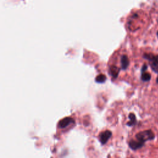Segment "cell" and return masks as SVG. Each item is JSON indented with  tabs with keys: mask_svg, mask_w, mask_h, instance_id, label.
<instances>
[{
	"mask_svg": "<svg viewBox=\"0 0 158 158\" xmlns=\"http://www.w3.org/2000/svg\"><path fill=\"white\" fill-rule=\"evenodd\" d=\"M112 136V132L110 130H105L99 135V140L102 144H105Z\"/></svg>",
	"mask_w": 158,
	"mask_h": 158,
	"instance_id": "3957f363",
	"label": "cell"
},
{
	"mask_svg": "<svg viewBox=\"0 0 158 158\" xmlns=\"http://www.w3.org/2000/svg\"><path fill=\"white\" fill-rule=\"evenodd\" d=\"M156 82L158 83V77H157V80H156Z\"/></svg>",
	"mask_w": 158,
	"mask_h": 158,
	"instance_id": "7c38bea8",
	"label": "cell"
},
{
	"mask_svg": "<svg viewBox=\"0 0 158 158\" xmlns=\"http://www.w3.org/2000/svg\"><path fill=\"white\" fill-rule=\"evenodd\" d=\"M157 37H158V31L157 32Z\"/></svg>",
	"mask_w": 158,
	"mask_h": 158,
	"instance_id": "4fadbf2b",
	"label": "cell"
},
{
	"mask_svg": "<svg viewBox=\"0 0 158 158\" xmlns=\"http://www.w3.org/2000/svg\"><path fill=\"white\" fill-rule=\"evenodd\" d=\"M144 143H143L138 139H136V140L131 139L128 143L129 147L132 150H137L139 148H141L144 146Z\"/></svg>",
	"mask_w": 158,
	"mask_h": 158,
	"instance_id": "5b68a950",
	"label": "cell"
},
{
	"mask_svg": "<svg viewBox=\"0 0 158 158\" xmlns=\"http://www.w3.org/2000/svg\"><path fill=\"white\" fill-rule=\"evenodd\" d=\"M143 57L148 60L150 63V66L152 69V70L158 73V55L154 56L152 54H144Z\"/></svg>",
	"mask_w": 158,
	"mask_h": 158,
	"instance_id": "7a4b0ae2",
	"label": "cell"
},
{
	"mask_svg": "<svg viewBox=\"0 0 158 158\" xmlns=\"http://www.w3.org/2000/svg\"><path fill=\"white\" fill-rule=\"evenodd\" d=\"M120 72V69L115 65H112L109 68V73L114 78H117L118 73Z\"/></svg>",
	"mask_w": 158,
	"mask_h": 158,
	"instance_id": "52a82bcc",
	"label": "cell"
},
{
	"mask_svg": "<svg viewBox=\"0 0 158 158\" xmlns=\"http://www.w3.org/2000/svg\"><path fill=\"white\" fill-rule=\"evenodd\" d=\"M120 65L122 69L125 70L127 69L129 65V59L127 55H122L120 57Z\"/></svg>",
	"mask_w": 158,
	"mask_h": 158,
	"instance_id": "8992f818",
	"label": "cell"
},
{
	"mask_svg": "<svg viewBox=\"0 0 158 158\" xmlns=\"http://www.w3.org/2000/svg\"><path fill=\"white\" fill-rule=\"evenodd\" d=\"M73 122L74 120L72 117H66L65 118H63L59 122L58 126L60 128H64Z\"/></svg>",
	"mask_w": 158,
	"mask_h": 158,
	"instance_id": "277c9868",
	"label": "cell"
},
{
	"mask_svg": "<svg viewBox=\"0 0 158 158\" xmlns=\"http://www.w3.org/2000/svg\"><path fill=\"white\" fill-rule=\"evenodd\" d=\"M128 118L130 119V121L128 122L127 123V125L128 126L131 127V126H133L134 125L136 124V118L135 115L133 113H130L128 115Z\"/></svg>",
	"mask_w": 158,
	"mask_h": 158,
	"instance_id": "ba28073f",
	"label": "cell"
},
{
	"mask_svg": "<svg viewBox=\"0 0 158 158\" xmlns=\"http://www.w3.org/2000/svg\"><path fill=\"white\" fill-rule=\"evenodd\" d=\"M106 79H107L106 76L104 74L101 73V74L97 75V77L95 78V81H96V82H97L98 83H102L106 81Z\"/></svg>",
	"mask_w": 158,
	"mask_h": 158,
	"instance_id": "9c48e42d",
	"label": "cell"
},
{
	"mask_svg": "<svg viewBox=\"0 0 158 158\" xmlns=\"http://www.w3.org/2000/svg\"><path fill=\"white\" fill-rule=\"evenodd\" d=\"M151 75L148 72H141V79L142 81H148L151 80Z\"/></svg>",
	"mask_w": 158,
	"mask_h": 158,
	"instance_id": "30bf717a",
	"label": "cell"
},
{
	"mask_svg": "<svg viewBox=\"0 0 158 158\" xmlns=\"http://www.w3.org/2000/svg\"><path fill=\"white\" fill-rule=\"evenodd\" d=\"M148 69V65L146 64H144L142 67H141V72H146V70Z\"/></svg>",
	"mask_w": 158,
	"mask_h": 158,
	"instance_id": "8fae6325",
	"label": "cell"
},
{
	"mask_svg": "<svg viewBox=\"0 0 158 158\" xmlns=\"http://www.w3.org/2000/svg\"><path fill=\"white\" fill-rule=\"evenodd\" d=\"M135 137L136 139L143 143H145L147 141L154 139L155 138V135L152 130H147L138 133L136 135Z\"/></svg>",
	"mask_w": 158,
	"mask_h": 158,
	"instance_id": "6da1fadb",
	"label": "cell"
}]
</instances>
